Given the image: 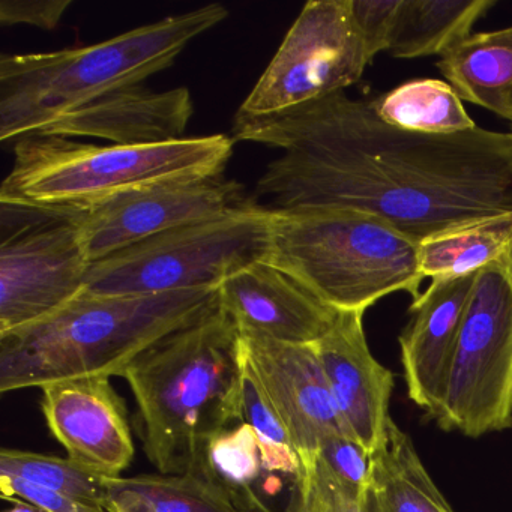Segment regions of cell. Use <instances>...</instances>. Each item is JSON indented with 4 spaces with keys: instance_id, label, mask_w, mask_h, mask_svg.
Masks as SVG:
<instances>
[{
    "instance_id": "obj_1",
    "label": "cell",
    "mask_w": 512,
    "mask_h": 512,
    "mask_svg": "<svg viewBox=\"0 0 512 512\" xmlns=\"http://www.w3.org/2000/svg\"><path fill=\"white\" fill-rule=\"evenodd\" d=\"M232 133L283 151L257 182L275 209L364 212L418 242L512 211V133H412L344 91L275 115L236 113Z\"/></svg>"
},
{
    "instance_id": "obj_2",
    "label": "cell",
    "mask_w": 512,
    "mask_h": 512,
    "mask_svg": "<svg viewBox=\"0 0 512 512\" xmlns=\"http://www.w3.org/2000/svg\"><path fill=\"white\" fill-rule=\"evenodd\" d=\"M143 451L158 472H196L212 439L244 422L241 332L220 302L125 368Z\"/></svg>"
},
{
    "instance_id": "obj_3",
    "label": "cell",
    "mask_w": 512,
    "mask_h": 512,
    "mask_svg": "<svg viewBox=\"0 0 512 512\" xmlns=\"http://www.w3.org/2000/svg\"><path fill=\"white\" fill-rule=\"evenodd\" d=\"M217 301V290L107 298L82 293L46 319L0 335V392L122 376L143 350Z\"/></svg>"
},
{
    "instance_id": "obj_4",
    "label": "cell",
    "mask_w": 512,
    "mask_h": 512,
    "mask_svg": "<svg viewBox=\"0 0 512 512\" xmlns=\"http://www.w3.org/2000/svg\"><path fill=\"white\" fill-rule=\"evenodd\" d=\"M223 5L166 17L80 49L0 59V139L34 136L70 110L166 70L185 47L227 19Z\"/></svg>"
},
{
    "instance_id": "obj_5",
    "label": "cell",
    "mask_w": 512,
    "mask_h": 512,
    "mask_svg": "<svg viewBox=\"0 0 512 512\" xmlns=\"http://www.w3.org/2000/svg\"><path fill=\"white\" fill-rule=\"evenodd\" d=\"M266 262L335 311L365 313L397 292L415 301L424 281L418 241L350 209H272Z\"/></svg>"
},
{
    "instance_id": "obj_6",
    "label": "cell",
    "mask_w": 512,
    "mask_h": 512,
    "mask_svg": "<svg viewBox=\"0 0 512 512\" xmlns=\"http://www.w3.org/2000/svg\"><path fill=\"white\" fill-rule=\"evenodd\" d=\"M224 134L155 145H89L28 136L14 146L0 202L86 211L128 191L166 182L218 178L233 154Z\"/></svg>"
},
{
    "instance_id": "obj_7",
    "label": "cell",
    "mask_w": 512,
    "mask_h": 512,
    "mask_svg": "<svg viewBox=\"0 0 512 512\" xmlns=\"http://www.w3.org/2000/svg\"><path fill=\"white\" fill-rule=\"evenodd\" d=\"M272 209L253 199L220 217L131 245L89 268V296H151L218 290L236 272L268 259Z\"/></svg>"
},
{
    "instance_id": "obj_8",
    "label": "cell",
    "mask_w": 512,
    "mask_h": 512,
    "mask_svg": "<svg viewBox=\"0 0 512 512\" xmlns=\"http://www.w3.org/2000/svg\"><path fill=\"white\" fill-rule=\"evenodd\" d=\"M434 419L473 439L512 427V251L476 274Z\"/></svg>"
},
{
    "instance_id": "obj_9",
    "label": "cell",
    "mask_w": 512,
    "mask_h": 512,
    "mask_svg": "<svg viewBox=\"0 0 512 512\" xmlns=\"http://www.w3.org/2000/svg\"><path fill=\"white\" fill-rule=\"evenodd\" d=\"M0 335L46 319L82 295L91 262L82 211L0 202Z\"/></svg>"
},
{
    "instance_id": "obj_10",
    "label": "cell",
    "mask_w": 512,
    "mask_h": 512,
    "mask_svg": "<svg viewBox=\"0 0 512 512\" xmlns=\"http://www.w3.org/2000/svg\"><path fill=\"white\" fill-rule=\"evenodd\" d=\"M370 64L352 0H310L238 113L275 115L322 100L358 83Z\"/></svg>"
},
{
    "instance_id": "obj_11",
    "label": "cell",
    "mask_w": 512,
    "mask_h": 512,
    "mask_svg": "<svg viewBox=\"0 0 512 512\" xmlns=\"http://www.w3.org/2000/svg\"><path fill=\"white\" fill-rule=\"evenodd\" d=\"M250 200L241 184L223 176L166 182L82 211L80 233L92 265L152 236L235 211Z\"/></svg>"
},
{
    "instance_id": "obj_12",
    "label": "cell",
    "mask_w": 512,
    "mask_h": 512,
    "mask_svg": "<svg viewBox=\"0 0 512 512\" xmlns=\"http://www.w3.org/2000/svg\"><path fill=\"white\" fill-rule=\"evenodd\" d=\"M241 338L245 359L283 421L299 461L316 457L331 437L347 434L314 344L280 343L256 334Z\"/></svg>"
},
{
    "instance_id": "obj_13",
    "label": "cell",
    "mask_w": 512,
    "mask_h": 512,
    "mask_svg": "<svg viewBox=\"0 0 512 512\" xmlns=\"http://www.w3.org/2000/svg\"><path fill=\"white\" fill-rule=\"evenodd\" d=\"M47 427L68 458L103 478H118L136 448L124 398L109 376L77 377L41 386Z\"/></svg>"
},
{
    "instance_id": "obj_14",
    "label": "cell",
    "mask_w": 512,
    "mask_h": 512,
    "mask_svg": "<svg viewBox=\"0 0 512 512\" xmlns=\"http://www.w3.org/2000/svg\"><path fill=\"white\" fill-rule=\"evenodd\" d=\"M361 311H338L332 328L314 343L347 434L371 454L380 448L391 415L394 374L367 343Z\"/></svg>"
},
{
    "instance_id": "obj_15",
    "label": "cell",
    "mask_w": 512,
    "mask_h": 512,
    "mask_svg": "<svg viewBox=\"0 0 512 512\" xmlns=\"http://www.w3.org/2000/svg\"><path fill=\"white\" fill-rule=\"evenodd\" d=\"M217 293L221 308L241 334L262 335L280 343H317L338 314L266 260L227 278Z\"/></svg>"
},
{
    "instance_id": "obj_16",
    "label": "cell",
    "mask_w": 512,
    "mask_h": 512,
    "mask_svg": "<svg viewBox=\"0 0 512 512\" xmlns=\"http://www.w3.org/2000/svg\"><path fill=\"white\" fill-rule=\"evenodd\" d=\"M476 274L431 280L428 289L410 305V320L400 335L407 394L431 418H436L445 397Z\"/></svg>"
},
{
    "instance_id": "obj_17",
    "label": "cell",
    "mask_w": 512,
    "mask_h": 512,
    "mask_svg": "<svg viewBox=\"0 0 512 512\" xmlns=\"http://www.w3.org/2000/svg\"><path fill=\"white\" fill-rule=\"evenodd\" d=\"M194 104L187 88L154 92L143 85L119 89L44 125L34 136L94 137L140 146L184 139Z\"/></svg>"
},
{
    "instance_id": "obj_18",
    "label": "cell",
    "mask_w": 512,
    "mask_h": 512,
    "mask_svg": "<svg viewBox=\"0 0 512 512\" xmlns=\"http://www.w3.org/2000/svg\"><path fill=\"white\" fill-rule=\"evenodd\" d=\"M437 68L458 97L506 119L512 103V26L464 38Z\"/></svg>"
},
{
    "instance_id": "obj_19",
    "label": "cell",
    "mask_w": 512,
    "mask_h": 512,
    "mask_svg": "<svg viewBox=\"0 0 512 512\" xmlns=\"http://www.w3.org/2000/svg\"><path fill=\"white\" fill-rule=\"evenodd\" d=\"M496 5L494 0H400L386 53L397 59L443 56Z\"/></svg>"
},
{
    "instance_id": "obj_20",
    "label": "cell",
    "mask_w": 512,
    "mask_h": 512,
    "mask_svg": "<svg viewBox=\"0 0 512 512\" xmlns=\"http://www.w3.org/2000/svg\"><path fill=\"white\" fill-rule=\"evenodd\" d=\"M512 251V211L475 218L418 242L422 277L457 278L476 274Z\"/></svg>"
},
{
    "instance_id": "obj_21",
    "label": "cell",
    "mask_w": 512,
    "mask_h": 512,
    "mask_svg": "<svg viewBox=\"0 0 512 512\" xmlns=\"http://www.w3.org/2000/svg\"><path fill=\"white\" fill-rule=\"evenodd\" d=\"M109 512H239L229 497L199 473L106 478Z\"/></svg>"
},
{
    "instance_id": "obj_22",
    "label": "cell",
    "mask_w": 512,
    "mask_h": 512,
    "mask_svg": "<svg viewBox=\"0 0 512 512\" xmlns=\"http://www.w3.org/2000/svg\"><path fill=\"white\" fill-rule=\"evenodd\" d=\"M373 460V490L382 512H454L425 469L412 439L394 419Z\"/></svg>"
},
{
    "instance_id": "obj_23",
    "label": "cell",
    "mask_w": 512,
    "mask_h": 512,
    "mask_svg": "<svg viewBox=\"0 0 512 512\" xmlns=\"http://www.w3.org/2000/svg\"><path fill=\"white\" fill-rule=\"evenodd\" d=\"M371 101L383 122L412 133L454 136L478 127L454 88L442 80H410Z\"/></svg>"
},
{
    "instance_id": "obj_24",
    "label": "cell",
    "mask_w": 512,
    "mask_h": 512,
    "mask_svg": "<svg viewBox=\"0 0 512 512\" xmlns=\"http://www.w3.org/2000/svg\"><path fill=\"white\" fill-rule=\"evenodd\" d=\"M262 470L259 440L253 428L242 422L211 440L194 473L214 482L239 512H271L254 490Z\"/></svg>"
},
{
    "instance_id": "obj_25",
    "label": "cell",
    "mask_w": 512,
    "mask_h": 512,
    "mask_svg": "<svg viewBox=\"0 0 512 512\" xmlns=\"http://www.w3.org/2000/svg\"><path fill=\"white\" fill-rule=\"evenodd\" d=\"M0 473L91 505L106 506V478L89 472L68 457L4 448L0 451Z\"/></svg>"
},
{
    "instance_id": "obj_26",
    "label": "cell",
    "mask_w": 512,
    "mask_h": 512,
    "mask_svg": "<svg viewBox=\"0 0 512 512\" xmlns=\"http://www.w3.org/2000/svg\"><path fill=\"white\" fill-rule=\"evenodd\" d=\"M242 416L245 424L250 425L256 433L265 469L289 473L295 478L299 460L292 440L245 355Z\"/></svg>"
},
{
    "instance_id": "obj_27",
    "label": "cell",
    "mask_w": 512,
    "mask_h": 512,
    "mask_svg": "<svg viewBox=\"0 0 512 512\" xmlns=\"http://www.w3.org/2000/svg\"><path fill=\"white\" fill-rule=\"evenodd\" d=\"M284 512H382V509L373 488L365 497L355 496L316 455L299 461Z\"/></svg>"
},
{
    "instance_id": "obj_28",
    "label": "cell",
    "mask_w": 512,
    "mask_h": 512,
    "mask_svg": "<svg viewBox=\"0 0 512 512\" xmlns=\"http://www.w3.org/2000/svg\"><path fill=\"white\" fill-rule=\"evenodd\" d=\"M320 460L343 487L358 497L373 488V454L347 434L326 440L319 451Z\"/></svg>"
},
{
    "instance_id": "obj_29",
    "label": "cell",
    "mask_w": 512,
    "mask_h": 512,
    "mask_svg": "<svg viewBox=\"0 0 512 512\" xmlns=\"http://www.w3.org/2000/svg\"><path fill=\"white\" fill-rule=\"evenodd\" d=\"M398 5L400 0H352L353 20L370 62L386 52Z\"/></svg>"
},
{
    "instance_id": "obj_30",
    "label": "cell",
    "mask_w": 512,
    "mask_h": 512,
    "mask_svg": "<svg viewBox=\"0 0 512 512\" xmlns=\"http://www.w3.org/2000/svg\"><path fill=\"white\" fill-rule=\"evenodd\" d=\"M0 493L4 499L17 497L26 500L43 512H109L103 506L91 505L83 500L37 487L7 473H0Z\"/></svg>"
},
{
    "instance_id": "obj_31",
    "label": "cell",
    "mask_w": 512,
    "mask_h": 512,
    "mask_svg": "<svg viewBox=\"0 0 512 512\" xmlns=\"http://www.w3.org/2000/svg\"><path fill=\"white\" fill-rule=\"evenodd\" d=\"M71 0H2L0 23L4 26L29 25L44 31L58 28Z\"/></svg>"
},
{
    "instance_id": "obj_32",
    "label": "cell",
    "mask_w": 512,
    "mask_h": 512,
    "mask_svg": "<svg viewBox=\"0 0 512 512\" xmlns=\"http://www.w3.org/2000/svg\"><path fill=\"white\" fill-rule=\"evenodd\" d=\"M7 500H10L13 506L5 512H43L37 506L32 505V503L26 502V500L17 499V497H10Z\"/></svg>"
},
{
    "instance_id": "obj_33",
    "label": "cell",
    "mask_w": 512,
    "mask_h": 512,
    "mask_svg": "<svg viewBox=\"0 0 512 512\" xmlns=\"http://www.w3.org/2000/svg\"><path fill=\"white\" fill-rule=\"evenodd\" d=\"M506 121L509 122V124H511V128H512V103H511V107H509V112H508V116H506ZM512 133V131H511Z\"/></svg>"
}]
</instances>
